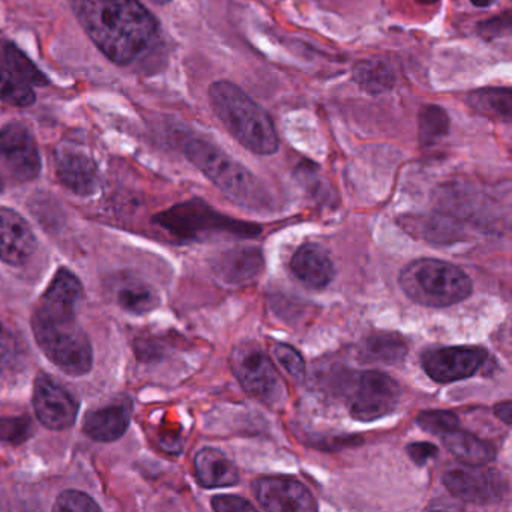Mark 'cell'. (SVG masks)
Listing matches in <instances>:
<instances>
[{"mask_svg":"<svg viewBox=\"0 0 512 512\" xmlns=\"http://www.w3.org/2000/svg\"><path fill=\"white\" fill-rule=\"evenodd\" d=\"M82 299L79 278L70 269H59L32 316L38 346L59 370L70 376H85L94 364L91 340L77 320Z\"/></svg>","mask_w":512,"mask_h":512,"instance_id":"cell-1","label":"cell"},{"mask_svg":"<svg viewBox=\"0 0 512 512\" xmlns=\"http://www.w3.org/2000/svg\"><path fill=\"white\" fill-rule=\"evenodd\" d=\"M76 11L95 46L118 65L133 62L157 37V20L139 0H77Z\"/></svg>","mask_w":512,"mask_h":512,"instance_id":"cell-2","label":"cell"},{"mask_svg":"<svg viewBox=\"0 0 512 512\" xmlns=\"http://www.w3.org/2000/svg\"><path fill=\"white\" fill-rule=\"evenodd\" d=\"M209 103L223 127L256 155L277 154V128L269 113L235 83L220 80L209 88Z\"/></svg>","mask_w":512,"mask_h":512,"instance_id":"cell-3","label":"cell"},{"mask_svg":"<svg viewBox=\"0 0 512 512\" xmlns=\"http://www.w3.org/2000/svg\"><path fill=\"white\" fill-rule=\"evenodd\" d=\"M185 155L232 202L254 211L271 209L272 196L262 181L214 143L191 139L185 145Z\"/></svg>","mask_w":512,"mask_h":512,"instance_id":"cell-4","label":"cell"},{"mask_svg":"<svg viewBox=\"0 0 512 512\" xmlns=\"http://www.w3.org/2000/svg\"><path fill=\"white\" fill-rule=\"evenodd\" d=\"M400 286L407 298L431 308H445L469 298L473 292L469 275L439 259L410 262L400 274Z\"/></svg>","mask_w":512,"mask_h":512,"instance_id":"cell-5","label":"cell"},{"mask_svg":"<svg viewBox=\"0 0 512 512\" xmlns=\"http://www.w3.org/2000/svg\"><path fill=\"white\" fill-rule=\"evenodd\" d=\"M158 224L182 241H214L220 238H254L262 227L220 214L200 199L179 203L155 218Z\"/></svg>","mask_w":512,"mask_h":512,"instance_id":"cell-6","label":"cell"},{"mask_svg":"<svg viewBox=\"0 0 512 512\" xmlns=\"http://www.w3.org/2000/svg\"><path fill=\"white\" fill-rule=\"evenodd\" d=\"M343 391L350 415L361 422L377 421L397 409L400 385L380 371L344 374Z\"/></svg>","mask_w":512,"mask_h":512,"instance_id":"cell-7","label":"cell"},{"mask_svg":"<svg viewBox=\"0 0 512 512\" xmlns=\"http://www.w3.org/2000/svg\"><path fill=\"white\" fill-rule=\"evenodd\" d=\"M232 368L245 392L263 403L278 404L284 400L286 386L281 382L277 368L257 344L244 343L232 353Z\"/></svg>","mask_w":512,"mask_h":512,"instance_id":"cell-8","label":"cell"},{"mask_svg":"<svg viewBox=\"0 0 512 512\" xmlns=\"http://www.w3.org/2000/svg\"><path fill=\"white\" fill-rule=\"evenodd\" d=\"M446 490L470 503H496L508 493V484L502 473L485 467V464H461L449 467L443 475Z\"/></svg>","mask_w":512,"mask_h":512,"instance_id":"cell-9","label":"cell"},{"mask_svg":"<svg viewBox=\"0 0 512 512\" xmlns=\"http://www.w3.org/2000/svg\"><path fill=\"white\" fill-rule=\"evenodd\" d=\"M0 161L17 182L34 181L41 172V155L32 131L22 122L0 130Z\"/></svg>","mask_w":512,"mask_h":512,"instance_id":"cell-10","label":"cell"},{"mask_svg":"<svg viewBox=\"0 0 512 512\" xmlns=\"http://www.w3.org/2000/svg\"><path fill=\"white\" fill-rule=\"evenodd\" d=\"M487 356L479 347H442L425 353L422 367L434 382H458L478 373Z\"/></svg>","mask_w":512,"mask_h":512,"instance_id":"cell-11","label":"cell"},{"mask_svg":"<svg viewBox=\"0 0 512 512\" xmlns=\"http://www.w3.org/2000/svg\"><path fill=\"white\" fill-rule=\"evenodd\" d=\"M34 409L44 427L68 430L76 422L79 403L53 377L40 374L34 385Z\"/></svg>","mask_w":512,"mask_h":512,"instance_id":"cell-12","label":"cell"},{"mask_svg":"<svg viewBox=\"0 0 512 512\" xmlns=\"http://www.w3.org/2000/svg\"><path fill=\"white\" fill-rule=\"evenodd\" d=\"M254 496L265 511L311 512L317 511L313 494L301 482L284 476H266L253 484Z\"/></svg>","mask_w":512,"mask_h":512,"instance_id":"cell-13","label":"cell"},{"mask_svg":"<svg viewBox=\"0 0 512 512\" xmlns=\"http://www.w3.org/2000/svg\"><path fill=\"white\" fill-rule=\"evenodd\" d=\"M56 175L71 193L88 197L100 187L98 166L94 158L76 146H61L56 152Z\"/></svg>","mask_w":512,"mask_h":512,"instance_id":"cell-14","label":"cell"},{"mask_svg":"<svg viewBox=\"0 0 512 512\" xmlns=\"http://www.w3.org/2000/svg\"><path fill=\"white\" fill-rule=\"evenodd\" d=\"M37 250V238L28 221L13 209L0 208V260L23 266Z\"/></svg>","mask_w":512,"mask_h":512,"instance_id":"cell-15","label":"cell"},{"mask_svg":"<svg viewBox=\"0 0 512 512\" xmlns=\"http://www.w3.org/2000/svg\"><path fill=\"white\" fill-rule=\"evenodd\" d=\"M133 415L130 398L121 397L109 406L94 410L86 416L83 430L86 436L97 442H115L124 436Z\"/></svg>","mask_w":512,"mask_h":512,"instance_id":"cell-16","label":"cell"},{"mask_svg":"<svg viewBox=\"0 0 512 512\" xmlns=\"http://www.w3.org/2000/svg\"><path fill=\"white\" fill-rule=\"evenodd\" d=\"M290 269L296 280L314 290H322L334 278V263L319 244H305L293 254Z\"/></svg>","mask_w":512,"mask_h":512,"instance_id":"cell-17","label":"cell"},{"mask_svg":"<svg viewBox=\"0 0 512 512\" xmlns=\"http://www.w3.org/2000/svg\"><path fill=\"white\" fill-rule=\"evenodd\" d=\"M262 269V251L256 247L230 248L214 259L215 274L229 286L250 283Z\"/></svg>","mask_w":512,"mask_h":512,"instance_id":"cell-18","label":"cell"},{"mask_svg":"<svg viewBox=\"0 0 512 512\" xmlns=\"http://www.w3.org/2000/svg\"><path fill=\"white\" fill-rule=\"evenodd\" d=\"M197 481L205 488H223L238 484L239 470L224 452L203 448L194 458Z\"/></svg>","mask_w":512,"mask_h":512,"instance_id":"cell-19","label":"cell"},{"mask_svg":"<svg viewBox=\"0 0 512 512\" xmlns=\"http://www.w3.org/2000/svg\"><path fill=\"white\" fill-rule=\"evenodd\" d=\"M443 445L454 457L464 464H485L496 460V448L487 440L475 436V434L461 431L460 428L449 431L442 436Z\"/></svg>","mask_w":512,"mask_h":512,"instance_id":"cell-20","label":"cell"},{"mask_svg":"<svg viewBox=\"0 0 512 512\" xmlns=\"http://www.w3.org/2000/svg\"><path fill=\"white\" fill-rule=\"evenodd\" d=\"M467 104L473 112L485 118L509 124L512 121V89L482 88L467 95Z\"/></svg>","mask_w":512,"mask_h":512,"instance_id":"cell-21","label":"cell"},{"mask_svg":"<svg viewBox=\"0 0 512 512\" xmlns=\"http://www.w3.org/2000/svg\"><path fill=\"white\" fill-rule=\"evenodd\" d=\"M356 85L370 95L388 94L394 89L395 74L391 65L382 59H364L353 67Z\"/></svg>","mask_w":512,"mask_h":512,"instance_id":"cell-22","label":"cell"},{"mask_svg":"<svg viewBox=\"0 0 512 512\" xmlns=\"http://www.w3.org/2000/svg\"><path fill=\"white\" fill-rule=\"evenodd\" d=\"M361 359L373 364H398L407 355V346L403 338L394 332H380L371 335L361 346Z\"/></svg>","mask_w":512,"mask_h":512,"instance_id":"cell-23","label":"cell"},{"mask_svg":"<svg viewBox=\"0 0 512 512\" xmlns=\"http://www.w3.org/2000/svg\"><path fill=\"white\" fill-rule=\"evenodd\" d=\"M116 301L131 314H146L160 305L158 293L136 277L122 278L116 287Z\"/></svg>","mask_w":512,"mask_h":512,"instance_id":"cell-24","label":"cell"},{"mask_svg":"<svg viewBox=\"0 0 512 512\" xmlns=\"http://www.w3.org/2000/svg\"><path fill=\"white\" fill-rule=\"evenodd\" d=\"M0 62L26 85L38 86V88L49 86L50 80L47 79L46 74L11 41L0 40Z\"/></svg>","mask_w":512,"mask_h":512,"instance_id":"cell-25","label":"cell"},{"mask_svg":"<svg viewBox=\"0 0 512 512\" xmlns=\"http://www.w3.org/2000/svg\"><path fill=\"white\" fill-rule=\"evenodd\" d=\"M28 359V347L22 335L0 317V374L23 370Z\"/></svg>","mask_w":512,"mask_h":512,"instance_id":"cell-26","label":"cell"},{"mask_svg":"<svg viewBox=\"0 0 512 512\" xmlns=\"http://www.w3.org/2000/svg\"><path fill=\"white\" fill-rule=\"evenodd\" d=\"M418 125L419 142L424 146H433L448 136L451 122L442 107L425 106L419 112Z\"/></svg>","mask_w":512,"mask_h":512,"instance_id":"cell-27","label":"cell"},{"mask_svg":"<svg viewBox=\"0 0 512 512\" xmlns=\"http://www.w3.org/2000/svg\"><path fill=\"white\" fill-rule=\"evenodd\" d=\"M0 101L20 109L34 106L37 101L31 86L17 79L2 62H0Z\"/></svg>","mask_w":512,"mask_h":512,"instance_id":"cell-28","label":"cell"},{"mask_svg":"<svg viewBox=\"0 0 512 512\" xmlns=\"http://www.w3.org/2000/svg\"><path fill=\"white\" fill-rule=\"evenodd\" d=\"M416 422L422 430L440 437L460 427V419L449 410H427V412L419 413Z\"/></svg>","mask_w":512,"mask_h":512,"instance_id":"cell-29","label":"cell"},{"mask_svg":"<svg viewBox=\"0 0 512 512\" xmlns=\"http://www.w3.org/2000/svg\"><path fill=\"white\" fill-rule=\"evenodd\" d=\"M34 434V424L29 416L0 418V442L22 445Z\"/></svg>","mask_w":512,"mask_h":512,"instance_id":"cell-30","label":"cell"},{"mask_svg":"<svg viewBox=\"0 0 512 512\" xmlns=\"http://www.w3.org/2000/svg\"><path fill=\"white\" fill-rule=\"evenodd\" d=\"M274 356L293 380H298V382L304 380L305 373H307V365H305L304 358H302L301 353L295 347L286 343L275 344Z\"/></svg>","mask_w":512,"mask_h":512,"instance_id":"cell-31","label":"cell"},{"mask_svg":"<svg viewBox=\"0 0 512 512\" xmlns=\"http://www.w3.org/2000/svg\"><path fill=\"white\" fill-rule=\"evenodd\" d=\"M55 511L97 512L100 505L86 493L77 490L64 491L56 500Z\"/></svg>","mask_w":512,"mask_h":512,"instance_id":"cell-32","label":"cell"},{"mask_svg":"<svg viewBox=\"0 0 512 512\" xmlns=\"http://www.w3.org/2000/svg\"><path fill=\"white\" fill-rule=\"evenodd\" d=\"M211 506L217 512H248L256 511V506L250 500L235 494H221L212 497Z\"/></svg>","mask_w":512,"mask_h":512,"instance_id":"cell-33","label":"cell"},{"mask_svg":"<svg viewBox=\"0 0 512 512\" xmlns=\"http://www.w3.org/2000/svg\"><path fill=\"white\" fill-rule=\"evenodd\" d=\"M479 34L485 38V40H494V38L502 37L503 34H508L511 29V13L506 11L500 17H494V19L485 20V22L479 23Z\"/></svg>","mask_w":512,"mask_h":512,"instance_id":"cell-34","label":"cell"},{"mask_svg":"<svg viewBox=\"0 0 512 512\" xmlns=\"http://www.w3.org/2000/svg\"><path fill=\"white\" fill-rule=\"evenodd\" d=\"M406 451L410 460L418 466H425L428 461L433 460L439 454V448L430 442L410 443V445H407Z\"/></svg>","mask_w":512,"mask_h":512,"instance_id":"cell-35","label":"cell"},{"mask_svg":"<svg viewBox=\"0 0 512 512\" xmlns=\"http://www.w3.org/2000/svg\"><path fill=\"white\" fill-rule=\"evenodd\" d=\"M494 415L503 422V424L511 425L512 413H511V401H502L494 406Z\"/></svg>","mask_w":512,"mask_h":512,"instance_id":"cell-36","label":"cell"},{"mask_svg":"<svg viewBox=\"0 0 512 512\" xmlns=\"http://www.w3.org/2000/svg\"><path fill=\"white\" fill-rule=\"evenodd\" d=\"M476 8H487L493 5L494 0H470Z\"/></svg>","mask_w":512,"mask_h":512,"instance_id":"cell-37","label":"cell"},{"mask_svg":"<svg viewBox=\"0 0 512 512\" xmlns=\"http://www.w3.org/2000/svg\"><path fill=\"white\" fill-rule=\"evenodd\" d=\"M152 2H154V4H158V5H167V4H170V2H172V0H152Z\"/></svg>","mask_w":512,"mask_h":512,"instance_id":"cell-38","label":"cell"},{"mask_svg":"<svg viewBox=\"0 0 512 512\" xmlns=\"http://www.w3.org/2000/svg\"><path fill=\"white\" fill-rule=\"evenodd\" d=\"M419 4H436V2H439V0H418Z\"/></svg>","mask_w":512,"mask_h":512,"instance_id":"cell-39","label":"cell"}]
</instances>
